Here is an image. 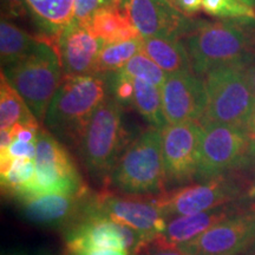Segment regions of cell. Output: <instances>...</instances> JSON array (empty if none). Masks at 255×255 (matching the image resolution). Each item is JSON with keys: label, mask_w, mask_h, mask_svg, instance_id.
I'll use <instances>...</instances> for the list:
<instances>
[{"label": "cell", "mask_w": 255, "mask_h": 255, "mask_svg": "<svg viewBox=\"0 0 255 255\" xmlns=\"http://www.w3.org/2000/svg\"><path fill=\"white\" fill-rule=\"evenodd\" d=\"M8 152L13 158L28 157L34 159L36 157V142H23L14 139L9 145Z\"/></svg>", "instance_id": "33"}, {"label": "cell", "mask_w": 255, "mask_h": 255, "mask_svg": "<svg viewBox=\"0 0 255 255\" xmlns=\"http://www.w3.org/2000/svg\"><path fill=\"white\" fill-rule=\"evenodd\" d=\"M120 7L144 38L180 39L194 24L170 0H122Z\"/></svg>", "instance_id": "14"}, {"label": "cell", "mask_w": 255, "mask_h": 255, "mask_svg": "<svg viewBox=\"0 0 255 255\" xmlns=\"http://www.w3.org/2000/svg\"><path fill=\"white\" fill-rule=\"evenodd\" d=\"M115 195L110 191L94 194L89 200L84 214L103 216L129 227L139 235L143 245L154 240L167 227L168 219L156 206L152 196Z\"/></svg>", "instance_id": "8"}, {"label": "cell", "mask_w": 255, "mask_h": 255, "mask_svg": "<svg viewBox=\"0 0 255 255\" xmlns=\"http://www.w3.org/2000/svg\"><path fill=\"white\" fill-rule=\"evenodd\" d=\"M250 195H251L252 197H254V200H255V182H254L253 186L251 187V189H250Z\"/></svg>", "instance_id": "40"}, {"label": "cell", "mask_w": 255, "mask_h": 255, "mask_svg": "<svg viewBox=\"0 0 255 255\" xmlns=\"http://www.w3.org/2000/svg\"><path fill=\"white\" fill-rule=\"evenodd\" d=\"M38 255H47V254H45V253H40V254H38Z\"/></svg>", "instance_id": "43"}, {"label": "cell", "mask_w": 255, "mask_h": 255, "mask_svg": "<svg viewBox=\"0 0 255 255\" xmlns=\"http://www.w3.org/2000/svg\"><path fill=\"white\" fill-rule=\"evenodd\" d=\"M255 142L246 129L222 123H203L197 176L208 178L246 162Z\"/></svg>", "instance_id": "9"}, {"label": "cell", "mask_w": 255, "mask_h": 255, "mask_svg": "<svg viewBox=\"0 0 255 255\" xmlns=\"http://www.w3.org/2000/svg\"><path fill=\"white\" fill-rule=\"evenodd\" d=\"M28 9L51 43L73 19L75 0H26Z\"/></svg>", "instance_id": "21"}, {"label": "cell", "mask_w": 255, "mask_h": 255, "mask_svg": "<svg viewBox=\"0 0 255 255\" xmlns=\"http://www.w3.org/2000/svg\"><path fill=\"white\" fill-rule=\"evenodd\" d=\"M130 78H138L145 81L156 87L161 88L167 81L168 73L162 70L154 60L145 56L143 52H139L133 58L126 64L123 69L117 71Z\"/></svg>", "instance_id": "27"}, {"label": "cell", "mask_w": 255, "mask_h": 255, "mask_svg": "<svg viewBox=\"0 0 255 255\" xmlns=\"http://www.w3.org/2000/svg\"><path fill=\"white\" fill-rule=\"evenodd\" d=\"M178 11L187 17H191L202 9V0H170Z\"/></svg>", "instance_id": "34"}, {"label": "cell", "mask_w": 255, "mask_h": 255, "mask_svg": "<svg viewBox=\"0 0 255 255\" xmlns=\"http://www.w3.org/2000/svg\"><path fill=\"white\" fill-rule=\"evenodd\" d=\"M34 163L33 180L17 200L43 195H73L88 190L70 152L47 130L38 131Z\"/></svg>", "instance_id": "7"}, {"label": "cell", "mask_w": 255, "mask_h": 255, "mask_svg": "<svg viewBox=\"0 0 255 255\" xmlns=\"http://www.w3.org/2000/svg\"><path fill=\"white\" fill-rule=\"evenodd\" d=\"M128 145L122 107L116 98H105L92 115L79 144L83 163L91 175L108 182Z\"/></svg>", "instance_id": "5"}, {"label": "cell", "mask_w": 255, "mask_h": 255, "mask_svg": "<svg viewBox=\"0 0 255 255\" xmlns=\"http://www.w3.org/2000/svg\"><path fill=\"white\" fill-rule=\"evenodd\" d=\"M122 0H75L73 19L83 26L88 27L91 19L100 9L109 6H119Z\"/></svg>", "instance_id": "29"}, {"label": "cell", "mask_w": 255, "mask_h": 255, "mask_svg": "<svg viewBox=\"0 0 255 255\" xmlns=\"http://www.w3.org/2000/svg\"><path fill=\"white\" fill-rule=\"evenodd\" d=\"M248 212H251L252 214L255 216V200H254V202L250 206V210H248Z\"/></svg>", "instance_id": "41"}, {"label": "cell", "mask_w": 255, "mask_h": 255, "mask_svg": "<svg viewBox=\"0 0 255 255\" xmlns=\"http://www.w3.org/2000/svg\"><path fill=\"white\" fill-rule=\"evenodd\" d=\"M92 194L85 190L73 195H43L20 200L24 215L44 227L69 228L84 215Z\"/></svg>", "instance_id": "17"}, {"label": "cell", "mask_w": 255, "mask_h": 255, "mask_svg": "<svg viewBox=\"0 0 255 255\" xmlns=\"http://www.w3.org/2000/svg\"><path fill=\"white\" fill-rule=\"evenodd\" d=\"M71 255H130L128 251L117 250V248H95V250L81 251Z\"/></svg>", "instance_id": "35"}, {"label": "cell", "mask_w": 255, "mask_h": 255, "mask_svg": "<svg viewBox=\"0 0 255 255\" xmlns=\"http://www.w3.org/2000/svg\"><path fill=\"white\" fill-rule=\"evenodd\" d=\"M241 1L246 2V4H248V5H251V6H253V5L255 4V0H241Z\"/></svg>", "instance_id": "42"}, {"label": "cell", "mask_w": 255, "mask_h": 255, "mask_svg": "<svg viewBox=\"0 0 255 255\" xmlns=\"http://www.w3.org/2000/svg\"><path fill=\"white\" fill-rule=\"evenodd\" d=\"M142 47L143 38L123 41V43L104 44L96 63L95 73L103 75L107 72L120 71L130 59L142 52Z\"/></svg>", "instance_id": "25"}, {"label": "cell", "mask_w": 255, "mask_h": 255, "mask_svg": "<svg viewBox=\"0 0 255 255\" xmlns=\"http://www.w3.org/2000/svg\"><path fill=\"white\" fill-rule=\"evenodd\" d=\"M28 11L26 0H1L2 19L25 17Z\"/></svg>", "instance_id": "32"}, {"label": "cell", "mask_w": 255, "mask_h": 255, "mask_svg": "<svg viewBox=\"0 0 255 255\" xmlns=\"http://www.w3.org/2000/svg\"><path fill=\"white\" fill-rule=\"evenodd\" d=\"M1 72L36 119L45 120L51 101L64 79L59 57L50 39H39L30 55Z\"/></svg>", "instance_id": "4"}, {"label": "cell", "mask_w": 255, "mask_h": 255, "mask_svg": "<svg viewBox=\"0 0 255 255\" xmlns=\"http://www.w3.org/2000/svg\"><path fill=\"white\" fill-rule=\"evenodd\" d=\"M88 28L104 44L123 43L142 38L129 17L119 6H109L96 12Z\"/></svg>", "instance_id": "19"}, {"label": "cell", "mask_w": 255, "mask_h": 255, "mask_svg": "<svg viewBox=\"0 0 255 255\" xmlns=\"http://www.w3.org/2000/svg\"><path fill=\"white\" fill-rule=\"evenodd\" d=\"M105 98V81L101 73L64 76L44 123L59 141L79 146L92 115Z\"/></svg>", "instance_id": "2"}, {"label": "cell", "mask_w": 255, "mask_h": 255, "mask_svg": "<svg viewBox=\"0 0 255 255\" xmlns=\"http://www.w3.org/2000/svg\"><path fill=\"white\" fill-rule=\"evenodd\" d=\"M103 40L75 19L66 25L53 43L65 76H84L95 73V66Z\"/></svg>", "instance_id": "16"}, {"label": "cell", "mask_w": 255, "mask_h": 255, "mask_svg": "<svg viewBox=\"0 0 255 255\" xmlns=\"http://www.w3.org/2000/svg\"><path fill=\"white\" fill-rule=\"evenodd\" d=\"M68 254L95 248H117L130 255L143 246L135 231L98 215L84 214L82 219L65 229Z\"/></svg>", "instance_id": "11"}, {"label": "cell", "mask_w": 255, "mask_h": 255, "mask_svg": "<svg viewBox=\"0 0 255 255\" xmlns=\"http://www.w3.org/2000/svg\"><path fill=\"white\" fill-rule=\"evenodd\" d=\"M238 213L237 207L227 205L206 210V212L196 213V214L175 216L168 220L165 231L159 234V237L169 244L180 246V245L194 240L209 228H212L213 226L218 225L219 222Z\"/></svg>", "instance_id": "18"}, {"label": "cell", "mask_w": 255, "mask_h": 255, "mask_svg": "<svg viewBox=\"0 0 255 255\" xmlns=\"http://www.w3.org/2000/svg\"><path fill=\"white\" fill-rule=\"evenodd\" d=\"M246 72H247V78H248V82H250L251 89L255 96V64H253V65L250 64V65L246 66Z\"/></svg>", "instance_id": "37"}, {"label": "cell", "mask_w": 255, "mask_h": 255, "mask_svg": "<svg viewBox=\"0 0 255 255\" xmlns=\"http://www.w3.org/2000/svg\"><path fill=\"white\" fill-rule=\"evenodd\" d=\"M186 46L196 75L225 66H248L255 57V31L235 21L201 23L187 34Z\"/></svg>", "instance_id": "1"}, {"label": "cell", "mask_w": 255, "mask_h": 255, "mask_svg": "<svg viewBox=\"0 0 255 255\" xmlns=\"http://www.w3.org/2000/svg\"><path fill=\"white\" fill-rule=\"evenodd\" d=\"M255 244V216L242 212L180 245L190 255H242Z\"/></svg>", "instance_id": "13"}, {"label": "cell", "mask_w": 255, "mask_h": 255, "mask_svg": "<svg viewBox=\"0 0 255 255\" xmlns=\"http://www.w3.org/2000/svg\"><path fill=\"white\" fill-rule=\"evenodd\" d=\"M202 124H167L162 129V151L169 183L184 184L199 174Z\"/></svg>", "instance_id": "12"}, {"label": "cell", "mask_w": 255, "mask_h": 255, "mask_svg": "<svg viewBox=\"0 0 255 255\" xmlns=\"http://www.w3.org/2000/svg\"><path fill=\"white\" fill-rule=\"evenodd\" d=\"M133 255H190L177 245L169 244L161 237L146 242L137 250Z\"/></svg>", "instance_id": "30"}, {"label": "cell", "mask_w": 255, "mask_h": 255, "mask_svg": "<svg viewBox=\"0 0 255 255\" xmlns=\"http://www.w3.org/2000/svg\"><path fill=\"white\" fill-rule=\"evenodd\" d=\"M132 105L151 127L162 130L167 126L162 105V89L138 78H132Z\"/></svg>", "instance_id": "24"}, {"label": "cell", "mask_w": 255, "mask_h": 255, "mask_svg": "<svg viewBox=\"0 0 255 255\" xmlns=\"http://www.w3.org/2000/svg\"><path fill=\"white\" fill-rule=\"evenodd\" d=\"M244 187L222 175L208 178L201 183L184 184L183 187L154 195V202L168 220L180 215H190L218 207L232 205L241 196Z\"/></svg>", "instance_id": "10"}, {"label": "cell", "mask_w": 255, "mask_h": 255, "mask_svg": "<svg viewBox=\"0 0 255 255\" xmlns=\"http://www.w3.org/2000/svg\"><path fill=\"white\" fill-rule=\"evenodd\" d=\"M244 255H255V244L246 252V253H244Z\"/></svg>", "instance_id": "39"}, {"label": "cell", "mask_w": 255, "mask_h": 255, "mask_svg": "<svg viewBox=\"0 0 255 255\" xmlns=\"http://www.w3.org/2000/svg\"><path fill=\"white\" fill-rule=\"evenodd\" d=\"M162 105L167 124L201 123L207 105L205 83L193 71L170 73L162 87Z\"/></svg>", "instance_id": "15"}, {"label": "cell", "mask_w": 255, "mask_h": 255, "mask_svg": "<svg viewBox=\"0 0 255 255\" xmlns=\"http://www.w3.org/2000/svg\"><path fill=\"white\" fill-rule=\"evenodd\" d=\"M114 92L116 101L122 104H131L133 96V82L132 78L127 77L122 73L116 72L114 83Z\"/></svg>", "instance_id": "31"}, {"label": "cell", "mask_w": 255, "mask_h": 255, "mask_svg": "<svg viewBox=\"0 0 255 255\" xmlns=\"http://www.w3.org/2000/svg\"><path fill=\"white\" fill-rule=\"evenodd\" d=\"M39 38H33L7 19L0 23V55L2 69L20 62L36 49Z\"/></svg>", "instance_id": "23"}, {"label": "cell", "mask_w": 255, "mask_h": 255, "mask_svg": "<svg viewBox=\"0 0 255 255\" xmlns=\"http://www.w3.org/2000/svg\"><path fill=\"white\" fill-rule=\"evenodd\" d=\"M203 83L207 105L201 124L222 123L247 130L255 96L248 82L246 66L212 70L205 75Z\"/></svg>", "instance_id": "6"}, {"label": "cell", "mask_w": 255, "mask_h": 255, "mask_svg": "<svg viewBox=\"0 0 255 255\" xmlns=\"http://www.w3.org/2000/svg\"><path fill=\"white\" fill-rule=\"evenodd\" d=\"M247 131L251 135L252 139L255 142V104H254L253 113H252L250 123H248V126H247Z\"/></svg>", "instance_id": "38"}, {"label": "cell", "mask_w": 255, "mask_h": 255, "mask_svg": "<svg viewBox=\"0 0 255 255\" xmlns=\"http://www.w3.org/2000/svg\"><path fill=\"white\" fill-rule=\"evenodd\" d=\"M167 183L162 130L154 127L129 143L108 178V184L127 195H158Z\"/></svg>", "instance_id": "3"}, {"label": "cell", "mask_w": 255, "mask_h": 255, "mask_svg": "<svg viewBox=\"0 0 255 255\" xmlns=\"http://www.w3.org/2000/svg\"><path fill=\"white\" fill-rule=\"evenodd\" d=\"M142 52L154 60L168 75L175 72L193 71L187 46H184L180 39L157 37L144 38Z\"/></svg>", "instance_id": "20"}, {"label": "cell", "mask_w": 255, "mask_h": 255, "mask_svg": "<svg viewBox=\"0 0 255 255\" xmlns=\"http://www.w3.org/2000/svg\"><path fill=\"white\" fill-rule=\"evenodd\" d=\"M13 142L9 130H0V150H6Z\"/></svg>", "instance_id": "36"}, {"label": "cell", "mask_w": 255, "mask_h": 255, "mask_svg": "<svg viewBox=\"0 0 255 255\" xmlns=\"http://www.w3.org/2000/svg\"><path fill=\"white\" fill-rule=\"evenodd\" d=\"M202 9L213 17L255 20L253 6L241 0H202Z\"/></svg>", "instance_id": "28"}, {"label": "cell", "mask_w": 255, "mask_h": 255, "mask_svg": "<svg viewBox=\"0 0 255 255\" xmlns=\"http://www.w3.org/2000/svg\"><path fill=\"white\" fill-rule=\"evenodd\" d=\"M39 121L25 103L18 91L9 84L1 72L0 82V129L8 130L15 123L24 124L31 129L39 130Z\"/></svg>", "instance_id": "22"}, {"label": "cell", "mask_w": 255, "mask_h": 255, "mask_svg": "<svg viewBox=\"0 0 255 255\" xmlns=\"http://www.w3.org/2000/svg\"><path fill=\"white\" fill-rule=\"evenodd\" d=\"M36 163L33 158H15L7 174L1 176V188L6 195L18 199L24 188L33 180Z\"/></svg>", "instance_id": "26"}]
</instances>
